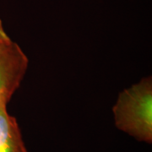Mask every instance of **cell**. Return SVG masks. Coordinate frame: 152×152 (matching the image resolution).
<instances>
[{"instance_id": "6da1fadb", "label": "cell", "mask_w": 152, "mask_h": 152, "mask_svg": "<svg viewBox=\"0 0 152 152\" xmlns=\"http://www.w3.org/2000/svg\"><path fill=\"white\" fill-rule=\"evenodd\" d=\"M116 127L136 140L152 141V80L141 79L119 93L113 108Z\"/></svg>"}, {"instance_id": "7a4b0ae2", "label": "cell", "mask_w": 152, "mask_h": 152, "mask_svg": "<svg viewBox=\"0 0 152 152\" xmlns=\"http://www.w3.org/2000/svg\"><path fill=\"white\" fill-rule=\"evenodd\" d=\"M29 59L14 41L0 45V107L7 104L20 86Z\"/></svg>"}, {"instance_id": "3957f363", "label": "cell", "mask_w": 152, "mask_h": 152, "mask_svg": "<svg viewBox=\"0 0 152 152\" xmlns=\"http://www.w3.org/2000/svg\"><path fill=\"white\" fill-rule=\"evenodd\" d=\"M0 152H27L15 118L0 107Z\"/></svg>"}, {"instance_id": "277c9868", "label": "cell", "mask_w": 152, "mask_h": 152, "mask_svg": "<svg viewBox=\"0 0 152 152\" xmlns=\"http://www.w3.org/2000/svg\"><path fill=\"white\" fill-rule=\"evenodd\" d=\"M11 40L12 39L9 37V35L7 34L5 29L4 27L3 22L0 20V45L6 43V42L11 41Z\"/></svg>"}]
</instances>
